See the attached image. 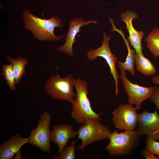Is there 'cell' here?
<instances>
[{
	"mask_svg": "<svg viewBox=\"0 0 159 159\" xmlns=\"http://www.w3.org/2000/svg\"><path fill=\"white\" fill-rule=\"evenodd\" d=\"M120 16L122 21L126 24L125 28L129 35L127 39L131 45L135 49L136 52H143L141 42L144 32L135 30L132 23V20L138 17L137 13L132 11L127 10L122 12Z\"/></svg>",
	"mask_w": 159,
	"mask_h": 159,
	"instance_id": "cell-12",
	"label": "cell"
},
{
	"mask_svg": "<svg viewBox=\"0 0 159 159\" xmlns=\"http://www.w3.org/2000/svg\"><path fill=\"white\" fill-rule=\"evenodd\" d=\"M136 130L141 136L146 135V139L158 141L159 115L157 111L150 112L145 110L138 114Z\"/></svg>",
	"mask_w": 159,
	"mask_h": 159,
	"instance_id": "cell-10",
	"label": "cell"
},
{
	"mask_svg": "<svg viewBox=\"0 0 159 159\" xmlns=\"http://www.w3.org/2000/svg\"><path fill=\"white\" fill-rule=\"evenodd\" d=\"M97 22V20L86 21L82 17L70 20L69 22L68 31L65 36V42L63 45L57 48V51L64 53L69 57H72L74 55L73 44L76 41L75 37L80 31V28L83 25H88L90 23L96 24Z\"/></svg>",
	"mask_w": 159,
	"mask_h": 159,
	"instance_id": "cell-11",
	"label": "cell"
},
{
	"mask_svg": "<svg viewBox=\"0 0 159 159\" xmlns=\"http://www.w3.org/2000/svg\"><path fill=\"white\" fill-rule=\"evenodd\" d=\"M97 118L88 119L78 128V139L82 140L81 145L76 146L77 150L83 151L87 145L95 141L109 138L112 132L107 126L101 123Z\"/></svg>",
	"mask_w": 159,
	"mask_h": 159,
	"instance_id": "cell-5",
	"label": "cell"
},
{
	"mask_svg": "<svg viewBox=\"0 0 159 159\" xmlns=\"http://www.w3.org/2000/svg\"><path fill=\"white\" fill-rule=\"evenodd\" d=\"M6 58L7 61L12 66L16 82L17 84L20 82L22 77L26 73V66L28 62L25 58L19 57L14 59L9 56H6Z\"/></svg>",
	"mask_w": 159,
	"mask_h": 159,
	"instance_id": "cell-17",
	"label": "cell"
},
{
	"mask_svg": "<svg viewBox=\"0 0 159 159\" xmlns=\"http://www.w3.org/2000/svg\"><path fill=\"white\" fill-rule=\"evenodd\" d=\"M29 137H22L19 134H16L10 139L0 145V159H11L20 151L24 144L29 143Z\"/></svg>",
	"mask_w": 159,
	"mask_h": 159,
	"instance_id": "cell-14",
	"label": "cell"
},
{
	"mask_svg": "<svg viewBox=\"0 0 159 159\" xmlns=\"http://www.w3.org/2000/svg\"><path fill=\"white\" fill-rule=\"evenodd\" d=\"M137 110L130 104L120 105L112 112L115 127L122 131L136 129L138 119Z\"/></svg>",
	"mask_w": 159,
	"mask_h": 159,
	"instance_id": "cell-8",
	"label": "cell"
},
{
	"mask_svg": "<svg viewBox=\"0 0 159 159\" xmlns=\"http://www.w3.org/2000/svg\"><path fill=\"white\" fill-rule=\"evenodd\" d=\"M56 70V75L52 74L45 82V92L54 99L72 103L77 96L73 91L75 79L71 74L62 78Z\"/></svg>",
	"mask_w": 159,
	"mask_h": 159,
	"instance_id": "cell-4",
	"label": "cell"
},
{
	"mask_svg": "<svg viewBox=\"0 0 159 159\" xmlns=\"http://www.w3.org/2000/svg\"><path fill=\"white\" fill-rule=\"evenodd\" d=\"M150 101L153 103L156 106L157 109H159V86L154 92L150 98Z\"/></svg>",
	"mask_w": 159,
	"mask_h": 159,
	"instance_id": "cell-22",
	"label": "cell"
},
{
	"mask_svg": "<svg viewBox=\"0 0 159 159\" xmlns=\"http://www.w3.org/2000/svg\"><path fill=\"white\" fill-rule=\"evenodd\" d=\"M75 142H73L69 145L65 146L59 156L56 155L54 159H74L76 158L75 154Z\"/></svg>",
	"mask_w": 159,
	"mask_h": 159,
	"instance_id": "cell-20",
	"label": "cell"
},
{
	"mask_svg": "<svg viewBox=\"0 0 159 159\" xmlns=\"http://www.w3.org/2000/svg\"><path fill=\"white\" fill-rule=\"evenodd\" d=\"M135 63L137 70L145 76H153L157 72L155 67L143 52H136Z\"/></svg>",
	"mask_w": 159,
	"mask_h": 159,
	"instance_id": "cell-16",
	"label": "cell"
},
{
	"mask_svg": "<svg viewBox=\"0 0 159 159\" xmlns=\"http://www.w3.org/2000/svg\"><path fill=\"white\" fill-rule=\"evenodd\" d=\"M112 28L111 32L115 31L119 33L122 36L126 45L128 50V54L125 61L122 62L120 61H117L118 67L122 68L125 70L129 71L132 75L135 74L134 65L135 62L136 51L135 49H131L128 40L124 37V33L120 29H117L115 26L114 23L112 24Z\"/></svg>",
	"mask_w": 159,
	"mask_h": 159,
	"instance_id": "cell-15",
	"label": "cell"
},
{
	"mask_svg": "<svg viewBox=\"0 0 159 159\" xmlns=\"http://www.w3.org/2000/svg\"><path fill=\"white\" fill-rule=\"evenodd\" d=\"M51 116L47 110L42 113L36 127L32 129L29 137L30 144L35 146L43 152L50 153L51 131L49 125Z\"/></svg>",
	"mask_w": 159,
	"mask_h": 159,
	"instance_id": "cell-6",
	"label": "cell"
},
{
	"mask_svg": "<svg viewBox=\"0 0 159 159\" xmlns=\"http://www.w3.org/2000/svg\"><path fill=\"white\" fill-rule=\"evenodd\" d=\"M151 82L155 84L158 85L159 86V75H154L151 78Z\"/></svg>",
	"mask_w": 159,
	"mask_h": 159,
	"instance_id": "cell-24",
	"label": "cell"
},
{
	"mask_svg": "<svg viewBox=\"0 0 159 159\" xmlns=\"http://www.w3.org/2000/svg\"><path fill=\"white\" fill-rule=\"evenodd\" d=\"M78 135L77 131L75 132L71 125L59 124L54 125L51 132L50 140L57 145L58 152L60 154L67 145L70 138L75 139Z\"/></svg>",
	"mask_w": 159,
	"mask_h": 159,
	"instance_id": "cell-13",
	"label": "cell"
},
{
	"mask_svg": "<svg viewBox=\"0 0 159 159\" xmlns=\"http://www.w3.org/2000/svg\"><path fill=\"white\" fill-rule=\"evenodd\" d=\"M22 19L24 28L30 31L34 38L38 41H58L64 36H57L54 34L55 28H62L61 19L56 15L49 19H42L26 9L23 13Z\"/></svg>",
	"mask_w": 159,
	"mask_h": 159,
	"instance_id": "cell-1",
	"label": "cell"
},
{
	"mask_svg": "<svg viewBox=\"0 0 159 159\" xmlns=\"http://www.w3.org/2000/svg\"><path fill=\"white\" fill-rule=\"evenodd\" d=\"M14 159H22L23 158L21 156V151L20 150L19 152L17 153Z\"/></svg>",
	"mask_w": 159,
	"mask_h": 159,
	"instance_id": "cell-25",
	"label": "cell"
},
{
	"mask_svg": "<svg viewBox=\"0 0 159 159\" xmlns=\"http://www.w3.org/2000/svg\"><path fill=\"white\" fill-rule=\"evenodd\" d=\"M146 146L145 149H146L159 157V142L152 139H146Z\"/></svg>",
	"mask_w": 159,
	"mask_h": 159,
	"instance_id": "cell-21",
	"label": "cell"
},
{
	"mask_svg": "<svg viewBox=\"0 0 159 159\" xmlns=\"http://www.w3.org/2000/svg\"><path fill=\"white\" fill-rule=\"evenodd\" d=\"M119 68L121 71L120 77L128 97L127 102L131 104H134L137 110L139 111L142 108L141 105L143 102L150 98L158 86L144 87L133 84L127 77L125 70L121 67Z\"/></svg>",
	"mask_w": 159,
	"mask_h": 159,
	"instance_id": "cell-7",
	"label": "cell"
},
{
	"mask_svg": "<svg viewBox=\"0 0 159 159\" xmlns=\"http://www.w3.org/2000/svg\"><path fill=\"white\" fill-rule=\"evenodd\" d=\"M110 37L105 32L103 34L102 44L99 48L95 49H91L86 52L88 60L94 61L98 57L104 58L107 62L110 68V73L114 79L115 83V94L118 95V85L120 77L116 68V63L117 57L111 52L109 45Z\"/></svg>",
	"mask_w": 159,
	"mask_h": 159,
	"instance_id": "cell-9",
	"label": "cell"
},
{
	"mask_svg": "<svg viewBox=\"0 0 159 159\" xmlns=\"http://www.w3.org/2000/svg\"><path fill=\"white\" fill-rule=\"evenodd\" d=\"M141 136L136 130L119 133L115 130L109 135L110 142L105 148L111 156H130L139 146Z\"/></svg>",
	"mask_w": 159,
	"mask_h": 159,
	"instance_id": "cell-3",
	"label": "cell"
},
{
	"mask_svg": "<svg viewBox=\"0 0 159 159\" xmlns=\"http://www.w3.org/2000/svg\"><path fill=\"white\" fill-rule=\"evenodd\" d=\"M141 155L146 159H159V157L155 155L154 154L149 151L145 149L141 151Z\"/></svg>",
	"mask_w": 159,
	"mask_h": 159,
	"instance_id": "cell-23",
	"label": "cell"
},
{
	"mask_svg": "<svg viewBox=\"0 0 159 159\" xmlns=\"http://www.w3.org/2000/svg\"><path fill=\"white\" fill-rule=\"evenodd\" d=\"M146 47L153 56H159V28H153L145 39Z\"/></svg>",
	"mask_w": 159,
	"mask_h": 159,
	"instance_id": "cell-18",
	"label": "cell"
},
{
	"mask_svg": "<svg viewBox=\"0 0 159 159\" xmlns=\"http://www.w3.org/2000/svg\"><path fill=\"white\" fill-rule=\"evenodd\" d=\"M74 87L77 96L72 104L71 112L72 117L76 122L84 124L88 119L97 118L100 121L102 119L99 115L103 113L97 114L92 109L87 95L89 93L87 82L77 78L75 79Z\"/></svg>",
	"mask_w": 159,
	"mask_h": 159,
	"instance_id": "cell-2",
	"label": "cell"
},
{
	"mask_svg": "<svg viewBox=\"0 0 159 159\" xmlns=\"http://www.w3.org/2000/svg\"><path fill=\"white\" fill-rule=\"evenodd\" d=\"M1 74L3 76L6 81V84L11 91L16 89V84L15 75L11 64H2L0 69Z\"/></svg>",
	"mask_w": 159,
	"mask_h": 159,
	"instance_id": "cell-19",
	"label": "cell"
}]
</instances>
